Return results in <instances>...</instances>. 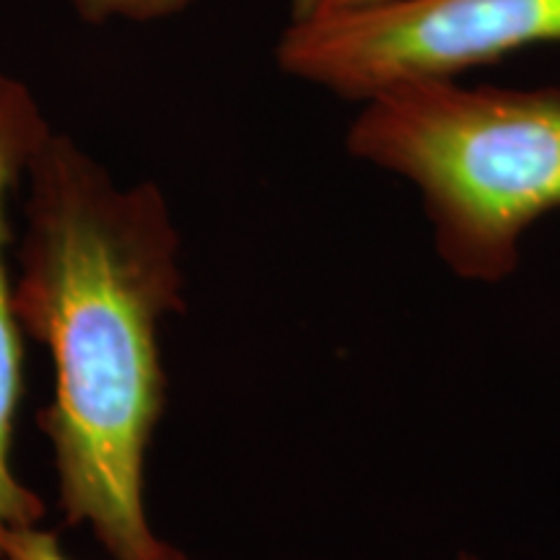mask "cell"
I'll return each instance as SVG.
<instances>
[{"label": "cell", "mask_w": 560, "mask_h": 560, "mask_svg": "<svg viewBox=\"0 0 560 560\" xmlns=\"http://www.w3.org/2000/svg\"><path fill=\"white\" fill-rule=\"evenodd\" d=\"M348 151L418 187L454 276L501 283L527 231L560 210V86L392 83L363 102Z\"/></svg>", "instance_id": "obj_2"}, {"label": "cell", "mask_w": 560, "mask_h": 560, "mask_svg": "<svg viewBox=\"0 0 560 560\" xmlns=\"http://www.w3.org/2000/svg\"><path fill=\"white\" fill-rule=\"evenodd\" d=\"M400 3V0H289L291 19L325 16V13H348L380 9V5Z\"/></svg>", "instance_id": "obj_7"}, {"label": "cell", "mask_w": 560, "mask_h": 560, "mask_svg": "<svg viewBox=\"0 0 560 560\" xmlns=\"http://www.w3.org/2000/svg\"><path fill=\"white\" fill-rule=\"evenodd\" d=\"M192 3L195 0H73L75 13L86 24H107L112 19L145 24V21L177 16Z\"/></svg>", "instance_id": "obj_5"}, {"label": "cell", "mask_w": 560, "mask_h": 560, "mask_svg": "<svg viewBox=\"0 0 560 560\" xmlns=\"http://www.w3.org/2000/svg\"><path fill=\"white\" fill-rule=\"evenodd\" d=\"M5 560H73L50 529L26 527L5 537Z\"/></svg>", "instance_id": "obj_6"}, {"label": "cell", "mask_w": 560, "mask_h": 560, "mask_svg": "<svg viewBox=\"0 0 560 560\" xmlns=\"http://www.w3.org/2000/svg\"><path fill=\"white\" fill-rule=\"evenodd\" d=\"M459 560H480V558L472 556V552H459Z\"/></svg>", "instance_id": "obj_8"}, {"label": "cell", "mask_w": 560, "mask_h": 560, "mask_svg": "<svg viewBox=\"0 0 560 560\" xmlns=\"http://www.w3.org/2000/svg\"><path fill=\"white\" fill-rule=\"evenodd\" d=\"M47 128L34 96L19 81H0V560H5V537L16 529L37 527L45 520V501L11 470L13 420L21 402V325L11 306V278L5 265L9 244V200L19 185L24 161L39 132Z\"/></svg>", "instance_id": "obj_4"}, {"label": "cell", "mask_w": 560, "mask_h": 560, "mask_svg": "<svg viewBox=\"0 0 560 560\" xmlns=\"http://www.w3.org/2000/svg\"><path fill=\"white\" fill-rule=\"evenodd\" d=\"M21 177L26 226L11 306L52 355L55 395L37 423L66 522L94 532L112 560H187L145 511V459L166 408L159 327L185 310L164 192L151 182L117 187L50 125Z\"/></svg>", "instance_id": "obj_1"}, {"label": "cell", "mask_w": 560, "mask_h": 560, "mask_svg": "<svg viewBox=\"0 0 560 560\" xmlns=\"http://www.w3.org/2000/svg\"><path fill=\"white\" fill-rule=\"evenodd\" d=\"M0 81H3V75H0Z\"/></svg>", "instance_id": "obj_9"}, {"label": "cell", "mask_w": 560, "mask_h": 560, "mask_svg": "<svg viewBox=\"0 0 560 560\" xmlns=\"http://www.w3.org/2000/svg\"><path fill=\"white\" fill-rule=\"evenodd\" d=\"M560 45V0H400L291 19L278 66L342 100L410 79H459L529 47Z\"/></svg>", "instance_id": "obj_3"}]
</instances>
